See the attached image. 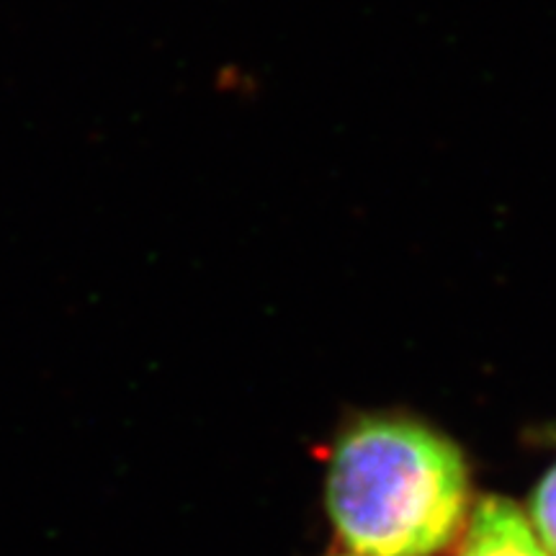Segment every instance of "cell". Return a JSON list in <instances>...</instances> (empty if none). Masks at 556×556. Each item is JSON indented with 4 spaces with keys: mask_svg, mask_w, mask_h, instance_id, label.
I'll return each instance as SVG.
<instances>
[{
    "mask_svg": "<svg viewBox=\"0 0 556 556\" xmlns=\"http://www.w3.org/2000/svg\"><path fill=\"white\" fill-rule=\"evenodd\" d=\"M328 507L356 556H433L467 520V462L420 422L374 417L338 441Z\"/></svg>",
    "mask_w": 556,
    "mask_h": 556,
    "instance_id": "6da1fadb",
    "label": "cell"
},
{
    "mask_svg": "<svg viewBox=\"0 0 556 556\" xmlns=\"http://www.w3.org/2000/svg\"><path fill=\"white\" fill-rule=\"evenodd\" d=\"M458 556H548L510 500L486 497L471 513Z\"/></svg>",
    "mask_w": 556,
    "mask_h": 556,
    "instance_id": "7a4b0ae2",
    "label": "cell"
},
{
    "mask_svg": "<svg viewBox=\"0 0 556 556\" xmlns=\"http://www.w3.org/2000/svg\"><path fill=\"white\" fill-rule=\"evenodd\" d=\"M531 523L546 554L556 556V467L548 471L533 495Z\"/></svg>",
    "mask_w": 556,
    "mask_h": 556,
    "instance_id": "3957f363",
    "label": "cell"
}]
</instances>
